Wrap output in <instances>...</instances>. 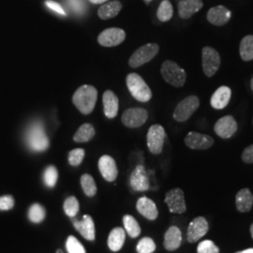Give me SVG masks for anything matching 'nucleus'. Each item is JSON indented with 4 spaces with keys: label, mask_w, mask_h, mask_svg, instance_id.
Here are the masks:
<instances>
[{
    "label": "nucleus",
    "mask_w": 253,
    "mask_h": 253,
    "mask_svg": "<svg viewBox=\"0 0 253 253\" xmlns=\"http://www.w3.org/2000/svg\"><path fill=\"white\" fill-rule=\"evenodd\" d=\"M98 100V91L89 84L80 86L73 94V102L83 115H89L95 108Z\"/></svg>",
    "instance_id": "1"
},
{
    "label": "nucleus",
    "mask_w": 253,
    "mask_h": 253,
    "mask_svg": "<svg viewBox=\"0 0 253 253\" xmlns=\"http://www.w3.org/2000/svg\"><path fill=\"white\" fill-rule=\"evenodd\" d=\"M126 84L129 93L136 100L147 102L152 99V91L139 74L134 73L127 74Z\"/></svg>",
    "instance_id": "2"
},
{
    "label": "nucleus",
    "mask_w": 253,
    "mask_h": 253,
    "mask_svg": "<svg viewBox=\"0 0 253 253\" xmlns=\"http://www.w3.org/2000/svg\"><path fill=\"white\" fill-rule=\"evenodd\" d=\"M161 73L164 81L174 87H182L187 80L186 71L172 60L163 62Z\"/></svg>",
    "instance_id": "3"
},
{
    "label": "nucleus",
    "mask_w": 253,
    "mask_h": 253,
    "mask_svg": "<svg viewBox=\"0 0 253 253\" xmlns=\"http://www.w3.org/2000/svg\"><path fill=\"white\" fill-rule=\"evenodd\" d=\"M200 107V99L195 95H190L176 105L173 111L172 118L177 122H185Z\"/></svg>",
    "instance_id": "4"
},
{
    "label": "nucleus",
    "mask_w": 253,
    "mask_h": 253,
    "mask_svg": "<svg viewBox=\"0 0 253 253\" xmlns=\"http://www.w3.org/2000/svg\"><path fill=\"white\" fill-rule=\"evenodd\" d=\"M160 51V46L157 43H147L138 48L129 57V67L136 69L151 61Z\"/></svg>",
    "instance_id": "5"
},
{
    "label": "nucleus",
    "mask_w": 253,
    "mask_h": 253,
    "mask_svg": "<svg viewBox=\"0 0 253 253\" xmlns=\"http://www.w3.org/2000/svg\"><path fill=\"white\" fill-rule=\"evenodd\" d=\"M221 58L216 49L206 46L202 50V66L203 71L208 77L214 76L219 70Z\"/></svg>",
    "instance_id": "6"
},
{
    "label": "nucleus",
    "mask_w": 253,
    "mask_h": 253,
    "mask_svg": "<svg viewBox=\"0 0 253 253\" xmlns=\"http://www.w3.org/2000/svg\"><path fill=\"white\" fill-rule=\"evenodd\" d=\"M165 136V129L162 125L155 124L149 127L146 136V143L151 153L159 155L163 152Z\"/></svg>",
    "instance_id": "7"
},
{
    "label": "nucleus",
    "mask_w": 253,
    "mask_h": 253,
    "mask_svg": "<svg viewBox=\"0 0 253 253\" xmlns=\"http://www.w3.org/2000/svg\"><path fill=\"white\" fill-rule=\"evenodd\" d=\"M27 144L31 147V149L38 152L45 151L49 147V139L42 126L38 124L30 128L27 134Z\"/></svg>",
    "instance_id": "8"
},
{
    "label": "nucleus",
    "mask_w": 253,
    "mask_h": 253,
    "mask_svg": "<svg viewBox=\"0 0 253 253\" xmlns=\"http://www.w3.org/2000/svg\"><path fill=\"white\" fill-rule=\"evenodd\" d=\"M148 119V112L144 108L126 109L123 113L121 121L124 126L135 128L143 126Z\"/></svg>",
    "instance_id": "9"
},
{
    "label": "nucleus",
    "mask_w": 253,
    "mask_h": 253,
    "mask_svg": "<svg viewBox=\"0 0 253 253\" xmlns=\"http://www.w3.org/2000/svg\"><path fill=\"white\" fill-rule=\"evenodd\" d=\"M126 39V32L118 27L103 30L98 37V42L104 47H114L121 44Z\"/></svg>",
    "instance_id": "10"
},
{
    "label": "nucleus",
    "mask_w": 253,
    "mask_h": 253,
    "mask_svg": "<svg viewBox=\"0 0 253 253\" xmlns=\"http://www.w3.org/2000/svg\"><path fill=\"white\" fill-rule=\"evenodd\" d=\"M165 204L168 206L170 212L183 214L187 210L184 192L181 189H172L165 195Z\"/></svg>",
    "instance_id": "11"
},
{
    "label": "nucleus",
    "mask_w": 253,
    "mask_h": 253,
    "mask_svg": "<svg viewBox=\"0 0 253 253\" xmlns=\"http://www.w3.org/2000/svg\"><path fill=\"white\" fill-rule=\"evenodd\" d=\"M185 144L190 149L206 150L214 145V139L207 134L190 131L185 137Z\"/></svg>",
    "instance_id": "12"
},
{
    "label": "nucleus",
    "mask_w": 253,
    "mask_h": 253,
    "mask_svg": "<svg viewBox=\"0 0 253 253\" xmlns=\"http://www.w3.org/2000/svg\"><path fill=\"white\" fill-rule=\"evenodd\" d=\"M238 125L234 117L225 116L219 118L214 126V130L217 136L222 139H230L237 131Z\"/></svg>",
    "instance_id": "13"
},
{
    "label": "nucleus",
    "mask_w": 253,
    "mask_h": 253,
    "mask_svg": "<svg viewBox=\"0 0 253 253\" xmlns=\"http://www.w3.org/2000/svg\"><path fill=\"white\" fill-rule=\"evenodd\" d=\"M209 226L206 217H195L189 225L187 239L190 243H195L208 234Z\"/></svg>",
    "instance_id": "14"
},
{
    "label": "nucleus",
    "mask_w": 253,
    "mask_h": 253,
    "mask_svg": "<svg viewBox=\"0 0 253 253\" xmlns=\"http://www.w3.org/2000/svg\"><path fill=\"white\" fill-rule=\"evenodd\" d=\"M208 21L213 26L222 27L229 23L232 18V11L225 6L218 5L209 9L207 14Z\"/></svg>",
    "instance_id": "15"
},
{
    "label": "nucleus",
    "mask_w": 253,
    "mask_h": 253,
    "mask_svg": "<svg viewBox=\"0 0 253 253\" xmlns=\"http://www.w3.org/2000/svg\"><path fill=\"white\" fill-rule=\"evenodd\" d=\"M129 183L131 189L134 191H146L149 190L150 184L144 165L136 166L135 169L130 174Z\"/></svg>",
    "instance_id": "16"
},
{
    "label": "nucleus",
    "mask_w": 253,
    "mask_h": 253,
    "mask_svg": "<svg viewBox=\"0 0 253 253\" xmlns=\"http://www.w3.org/2000/svg\"><path fill=\"white\" fill-rule=\"evenodd\" d=\"M99 169L103 178L109 182L116 180L118 170L116 161L108 155L102 156L99 161Z\"/></svg>",
    "instance_id": "17"
},
{
    "label": "nucleus",
    "mask_w": 253,
    "mask_h": 253,
    "mask_svg": "<svg viewBox=\"0 0 253 253\" xmlns=\"http://www.w3.org/2000/svg\"><path fill=\"white\" fill-rule=\"evenodd\" d=\"M203 0H181L177 5L178 15L181 19H190L203 9Z\"/></svg>",
    "instance_id": "18"
},
{
    "label": "nucleus",
    "mask_w": 253,
    "mask_h": 253,
    "mask_svg": "<svg viewBox=\"0 0 253 253\" xmlns=\"http://www.w3.org/2000/svg\"><path fill=\"white\" fill-rule=\"evenodd\" d=\"M73 226L86 240H89V241L95 240V236H96L95 223L93 218L89 215H84L81 221L74 220Z\"/></svg>",
    "instance_id": "19"
},
{
    "label": "nucleus",
    "mask_w": 253,
    "mask_h": 253,
    "mask_svg": "<svg viewBox=\"0 0 253 253\" xmlns=\"http://www.w3.org/2000/svg\"><path fill=\"white\" fill-rule=\"evenodd\" d=\"M232 98V90L229 86L221 85L214 92L211 97V106L216 110H221L226 107Z\"/></svg>",
    "instance_id": "20"
},
{
    "label": "nucleus",
    "mask_w": 253,
    "mask_h": 253,
    "mask_svg": "<svg viewBox=\"0 0 253 253\" xmlns=\"http://www.w3.org/2000/svg\"><path fill=\"white\" fill-rule=\"evenodd\" d=\"M103 112L107 118H114L118 116L119 101L118 96L112 90H106L102 96Z\"/></svg>",
    "instance_id": "21"
},
{
    "label": "nucleus",
    "mask_w": 253,
    "mask_h": 253,
    "mask_svg": "<svg viewBox=\"0 0 253 253\" xmlns=\"http://www.w3.org/2000/svg\"><path fill=\"white\" fill-rule=\"evenodd\" d=\"M137 211L149 220H155L159 216V211L156 204L147 197H141L136 204Z\"/></svg>",
    "instance_id": "22"
},
{
    "label": "nucleus",
    "mask_w": 253,
    "mask_h": 253,
    "mask_svg": "<svg viewBox=\"0 0 253 253\" xmlns=\"http://www.w3.org/2000/svg\"><path fill=\"white\" fill-rule=\"evenodd\" d=\"M182 242V233L178 227L171 226L164 235V248L169 251L173 252L180 247Z\"/></svg>",
    "instance_id": "23"
},
{
    "label": "nucleus",
    "mask_w": 253,
    "mask_h": 253,
    "mask_svg": "<svg viewBox=\"0 0 253 253\" xmlns=\"http://www.w3.org/2000/svg\"><path fill=\"white\" fill-rule=\"evenodd\" d=\"M236 209L241 213H247L252 210L253 206V195L249 189H242L235 196Z\"/></svg>",
    "instance_id": "24"
},
{
    "label": "nucleus",
    "mask_w": 253,
    "mask_h": 253,
    "mask_svg": "<svg viewBox=\"0 0 253 253\" xmlns=\"http://www.w3.org/2000/svg\"><path fill=\"white\" fill-rule=\"evenodd\" d=\"M125 239H126V234L123 228L118 227L113 229L108 236L109 249L115 253L119 252L124 246Z\"/></svg>",
    "instance_id": "25"
},
{
    "label": "nucleus",
    "mask_w": 253,
    "mask_h": 253,
    "mask_svg": "<svg viewBox=\"0 0 253 253\" xmlns=\"http://www.w3.org/2000/svg\"><path fill=\"white\" fill-rule=\"evenodd\" d=\"M122 3L120 1H111L108 3H105L101 5L99 10L98 15L101 20H109V19L115 18L118 15L120 10L122 9Z\"/></svg>",
    "instance_id": "26"
},
{
    "label": "nucleus",
    "mask_w": 253,
    "mask_h": 253,
    "mask_svg": "<svg viewBox=\"0 0 253 253\" xmlns=\"http://www.w3.org/2000/svg\"><path fill=\"white\" fill-rule=\"evenodd\" d=\"M239 54L246 62L253 60V35H247L242 39L239 45Z\"/></svg>",
    "instance_id": "27"
},
{
    "label": "nucleus",
    "mask_w": 253,
    "mask_h": 253,
    "mask_svg": "<svg viewBox=\"0 0 253 253\" xmlns=\"http://www.w3.org/2000/svg\"><path fill=\"white\" fill-rule=\"evenodd\" d=\"M95 135V128L89 123L83 124L76 133L73 136V140L76 143H86L89 142Z\"/></svg>",
    "instance_id": "28"
},
{
    "label": "nucleus",
    "mask_w": 253,
    "mask_h": 253,
    "mask_svg": "<svg viewBox=\"0 0 253 253\" xmlns=\"http://www.w3.org/2000/svg\"><path fill=\"white\" fill-rule=\"evenodd\" d=\"M123 223L127 235L131 238H136L141 234V227L134 217L130 215H125L123 217Z\"/></svg>",
    "instance_id": "29"
},
{
    "label": "nucleus",
    "mask_w": 253,
    "mask_h": 253,
    "mask_svg": "<svg viewBox=\"0 0 253 253\" xmlns=\"http://www.w3.org/2000/svg\"><path fill=\"white\" fill-rule=\"evenodd\" d=\"M173 15V8L169 0H163L157 11V17L161 22H168Z\"/></svg>",
    "instance_id": "30"
},
{
    "label": "nucleus",
    "mask_w": 253,
    "mask_h": 253,
    "mask_svg": "<svg viewBox=\"0 0 253 253\" xmlns=\"http://www.w3.org/2000/svg\"><path fill=\"white\" fill-rule=\"evenodd\" d=\"M82 189L84 194L88 197H93L97 193V186L94 178L88 173H84L81 176Z\"/></svg>",
    "instance_id": "31"
},
{
    "label": "nucleus",
    "mask_w": 253,
    "mask_h": 253,
    "mask_svg": "<svg viewBox=\"0 0 253 253\" xmlns=\"http://www.w3.org/2000/svg\"><path fill=\"white\" fill-rule=\"evenodd\" d=\"M45 209L40 204L32 205L28 210V218L34 223L42 222L45 218Z\"/></svg>",
    "instance_id": "32"
},
{
    "label": "nucleus",
    "mask_w": 253,
    "mask_h": 253,
    "mask_svg": "<svg viewBox=\"0 0 253 253\" xmlns=\"http://www.w3.org/2000/svg\"><path fill=\"white\" fill-rule=\"evenodd\" d=\"M64 211L67 216L69 217H75L80 209V205L78 200L76 199L74 196L68 197L64 202Z\"/></svg>",
    "instance_id": "33"
},
{
    "label": "nucleus",
    "mask_w": 253,
    "mask_h": 253,
    "mask_svg": "<svg viewBox=\"0 0 253 253\" xmlns=\"http://www.w3.org/2000/svg\"><path fill=\"white\" fill-rule=\"evenodd\" d=\"M136 251L138 253H153L156 251V244L152 238L144 237L138 242Z\"/></svg>",
    "instance_id": "34"
},
{
    "label": "nucleus",
    "mask_w": 253,
    "mask_h": 253,
    "mask_svg": "<svg viewBox=\"0 0 253 253\" xmlns=\"http://www.w3.org/2000/svg\"><path fill=\"white\" fill-rule=\"evenodd\" d=\"M66 249L69 253H86L81 242L73 235H70L66 241Z\"/></svg>",
    "instance_id": "35"
},
{
    "label": "nucleus",
    "mask_w": 253,
    "mask_h": 253,
    "mask_svg": "<svg viewBox=\"0 0 253 253\" xmlns=\"http://www.w3.org/2000/svg\"><path fill=\"white\" fill-rule=\"evenodd\" d=\"M58 178V172L54 166H49L46 168L43 173V180L46 186L49 188H54Z\"/></svg>",
    "instance_id": "36"
},
{
    "label": "nucleus",
    "mask_w": 253,
    "mask_h": 253,
    "mask_svg": "<svg viewBox=\"0 0 253 253\" xmlns=\"http://www.w3.org/2000/svg\"><path fill=\"white\" fill-rule=\"evenodd\" d=\"M85 152L82 148H75L69 153V163L72 166H78L84 161Z\"/></svg>",
    "instance_id": "37"
},
{
    "label": "nucleus",
    "mask_w": 253,
    "mask_h": 253,
    "mask_svg": "<svg viewBox=\"0 0 253 253\" xmlns=\"http://www.w3.org/2000/svg\"><path fill=\"white\" fill-rule=\"evenodd\" d=\"M198 253H219V249L211 240L202 241L197 248Z\"/></svg>",
    "instance_id": "38"
},
{
    "label": "nucleus",
    "mask_w": 253,
    "mask_h": 253,
    "mask_svg": "<svg viewBox=\"0 0 253 253\" xmlns=\"http://www.w3.org/2000/svg\"><path fill=\"white\" fill-rule=\"evenodd\" d=\"M14 207V199L10 195H4L0 197V210L8 211Z\"/></svg>",
    "instance_id": "39"
},
{
    "label": "nucleus",
    "mask_w": 253,
    "mask_h": 253,
    "mask_svg": "<svg viewBox=\"0 0 253 253\" xmlns=\"http://www.w3.org/2000/svg\"><path fill=\"white\" fill-rule=\"evenodd\" d=\"M243 163L247 164H253V145H249L245 148L241 155Z\"/></svg>",
    "instance_id": "40"
},
{
    "label": "nucleus",
    "mask_w": 253,
    "mask_h": 253,
    "mask_svg": "<svg viewBox=\"0 0 253 253\" xmlns=\"http://www.w3.org/2000/svg\"><path fill=\"white\" fill-rule=\"evenodd\" d=\"M45 5L49 8V9H53L55 12L62 14V15H66V11L64 10L63 8L61 7V5L55 1L53 0H46Z\"/></svg>",
    "instance_id": "41"
},
{
    "label": "nucleus",
    "mask_w": 253,
    "mask_h": 253,
    "mask_svg": "<svg viewBox=\"0 0 253 253\" xmlns=\"http://www.w3.org/2000/svg\"><path fill=\"white\" fill-rule=\"evenodd\" d=\"M92 4H102V3H105L109 0H89Z\"/></svg>",
    "instance_id": "42"
},
{
    "label": "nucleus",
    "mask_w": 253,
    "mask_h": 253,
    "mask_svg": "<svg viewBox=\"0 0 253 253\" xmlns=\"http://www.w3.org/2000/svg\"><path fill=\"white\" fill-rule=\"evenodd\" d=\"M235 253H253V249H247L244 251H240V252H237Z\"/></svg>",
    "instance_id": "43"
},
{
    "label": "nucleus",
    "mask_w": 253,
    "mask_h": 253,
    "mask_svg": "<svg viewBox=\"0 0 253 253\" xmlns=\"http://www.w3.org/2000/svg\"><path fill=\"white\" fill-rule=\"evenodd\" d=\"M251 234H252V237L253 238V223L252 224V226H251Z\"/></svg>",
    "instance_id": "44"
},
{
    "label": "nucleus",
    "mask_w": 253,
    "mask_h": 253,
    "mask_svg": "<svg viewBox=\"0 0 253 253\" xmlns=\"http://www.w3.org/2000/svg\"><path fill=\"white\" fill-rule=\"evenodd\" d=\"M251 87H252V90L253 92V77L252 78V80H251Z\"/></svg>",
    "instance_id": "45"
},
{
    "label": "nucleus",
    "mask_w": 253,
    "mask_h": 253,
    "mask_svg": "<svg viewBox=\"0 0 253 253\" xmlns=\"http://www.w3.org/2000/svg\"><path fill=\"white\" fill-rule=\"evenodd\" d=\"M56 253H63V251H62V250H60V249H59V250H57V251H56Z\"/></svg>",
    "instance_id": "46"
},
{
    "label": "nucleus",
    "mask_w": 253,
    "mask_h": 253,
    "mask_svg": "<svg viewBox=\"0 0 253 253\" xmlns=\"http://www.w3.org/2000/svg\"><path fill=\"white\" fill-rule=\"evenodd\" d=\"M146 2H150V1H152V0H145Z\"/></svg>",
    "instance_id": "47"
},
{
    "label": "nucleus",
    "mask_w": 253,
    "mask_h": 253,
    "mask_svg": "<svg viewBox=\"0 0 253 253\" xmlns=\"http://www.w3.org/2000/svg\"></svg>",
    "instance_id": "48"
}]
</instances>
